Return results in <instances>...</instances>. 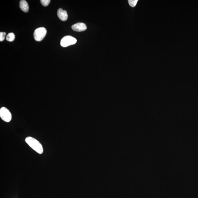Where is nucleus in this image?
<instances>
[{"label": "nucleus", "mask_w": 198, "mask_h": 198, "mask_svg": "<svg viewBox=\"0 0 198 198\" xmlns=\"http://www.w3.org/2000/svg\"><path fill=\"white\" fill-rule=\"evenodd\" d=\"M72 28L75 31L80 32L85 31L87 29V28L86 25L85 24L78 23L72 26Z\"/></svg>", "instance_id": "obj_5"}, {"label": "nucleus", "mask_w": 198, "mask_h": 198, "mask_svg": "<svg viewBox=\"0 0 198 198\" xmlns=\"http://www.w3.org/2000/svg\"><path fill=\"white\" fill-rule=\"evenodd\" d=\"M50 1V0H41V2L44 6H47L49 4Z\"/></svg>", "instance_id": "obj_10"}, {"label": "nucleus", "mask_w": 198, "mask_h": 198, "mask_svg": "<svg viewBox=\"0 0 198 198\" xmlns=\"http://www.w3.org/2000/svg\"><path fill=\"white\" fill-rule=\"evenodd\" d=\"M20 6L22 11L24 12L27 13L29 9L28 4L26 1L25 0H22L20 1Z\"/></svg>", "instance_id": "obj_7"}, {"label": "nucleus", "mask_w": 198, "mask_h": 198, "mask_svg": "<svg viewBox=\"0 0 198 198\" xmlns=\"http://www.w3.org/2000/svg\"><path fill=\"white\" fill-rule=\"evenodd\" d=\"M138 1V0H129L128 1L130 5L132 7H135Z\"/></svg>", "instance_id": "obj_9"}, {"label": "nucleus", "mask_w": 198, "mask_h": 198, "mask_svg": "<svg viewBox=\"0 0 198 198\" xmlns=\"http://www.w3.org/2000/svg\"><path fill=\"white\" fill-rule=\"evenodd\" d=\"M15 38V35L13 33H9L6 36V40L9 42H11L14 41Z\"/></svg>", "instance_id": "obj_8"}, {"label": "nucleus", "mask_w": 198, "mask_h": 198, "mask_svg": "<svg viewBox=\"0 0 198 198\" xmlns=\"http://www.w3.org/2000/svg\"><path fill=\"white\" fill-rule=\"evenodd\" d=\"M26 143L38 153L42 154L43 152V147L39 141L32 137H29L26 139Z\"/></svg>", "instance_id": "obj_1"}, {"label": "nucleus", "mask_w": 198, "mask_h": 198, "mask_svg": "<svg viewBox=\"0 0 198 198\" xmlns=\"http://www.w3.org/2000/svg\"><path fill=\"white\" fill-rule=\"evenodd\" d=\"M77 42V40L73 37L71 36H65L61 41V46L66 47L69 46L74 45Z\"/></svg>", "instance_id": "obj_3"}, {"label": "nucleus", "mask_w": 198, "mask_h": 198, "mask_svg": "<svg viewBox=\"0 0 198 198\" xmlns=\"http://www.w3.org/2000/svg\"><path fill=\"white\" fill-rule=\"evenodd\" d=\"M6 35L5 32H0V41L2 42L5 39V36Z\"/></svg>", "instance_id": "obj_11"}, {"label": "nucleus", "mask_w": 198, "mask_h": 198, "mask_svg": "<svg viewBox=\"0 0 198 198\" xmlns=\"http://www.w3.org/2000/svg\"><path fill=\"white\" fill-rule=\"evenodd\" d=\"M57 15L62 21H65L67 20L68 16L67 11L61 8H60L58 10Z\"/></svg>", "instance_id": "obj_6"}, {"label": "nucleus", "mask_w": 198, "mask_h": 198, "mask_svg": "<svg viewBox=\"0 0 198 198\" xmlns=\"http://www.w3.org/2000/svg\"><path fill=\"white\" fill-rule=\"evenodd\" d=\"M0 117L4 122H9L11 120V113L10 111L5 107H3L0 109Z\"/></svg>", "instance_id": "obj_4"}, {"label": "nucleus", "mask_w": 198, "mask_h": 198, "mask_svg": "<svg viewBox=\"0 0 198 198\" xmlns=\"http://www.w3.org/2000/svg\"><path fill=\"white\" fill-rule=\"evenodd\" d=\"M47 30L45 28L41 27L38 28L34 32V38L35 41L40 42L43 40L46 35Z\"/></svg>", "instance_id": "obj_2"}]
</instances>
